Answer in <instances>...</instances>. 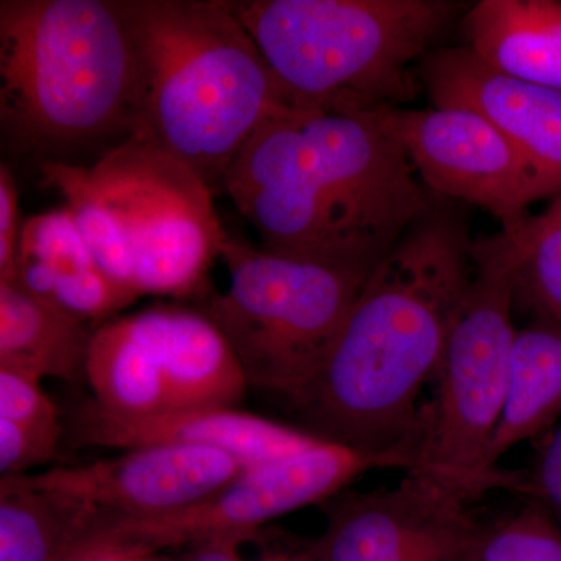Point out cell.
Wrapping results in <instances>:
<instances>
[{"label":"cell","instance_id":"obj_1","mask_svg":"<svg viewBox=\"0 0 561 561\" xmlns=\"http://www.w3.org/2000/svg\"><path fill=\"white\" fill-rule=\"evenodd\" d=\"M467 221L434 205L370 273L331 348L290 398L302 430L420 461L424 408L474 271Z\"/></svg>","mask_w":561,"mask_h":561},{"label":"cell","instance_id":"obj_2","mask_svg":"<svg viewBox=\"0 0 561 561\" xmlns=\"http://www.w3.org/2000/svg\"><path fill=\"white\" fill-rule=\"evenodd\" d=\"M221 190L262 250L364 275L435 202L375 113L297 111L268 122Z\"/></svg>","mask_w":561,"mask_h":561},{"label":"cell","instance_id":"obj_3","mask_svg":"<svg viewBox=\"0 0 561 561\" xmlns=\"http://www.w3.org/2000/svg\"><path fill=\"white\" fill-rule=\"evenodd\" d=\"M139 70L130 139L164 151L210 191L268 122L297 113L230 0H122Z\"/></svg>","mask_w":561,"mask_h":561},{"label":"cell","instance_id":"obj_4","mask_svg":"<svg viewBox=\"0 0 561 561\" xmlns=\"http://www.w3.org/2000/svg\"><path fill=\"white\" fill-rule=\"evenodd\" d=\"M138 94L122 0L0 2V117L18 142L57 150L130 139Z\"/></svg>","mask_w":561,"mask_h":561},{"label":"cell","instance_id":"obj_5","mask_svg":"<svg viewBox=\"0 0 561 561\" xmlns=\"http://www.w3.org/2000/svg\"><path fill=\"white\" fill-rule=\"evenodd\" d=\"M295 108L331 114L401 106L416 61L468 3L454 0H230Z\"/></svg>","mask_w":561,"mask_h":561},{"label":"cell","instance_id":"obj_6","mask_svg":"<svg viewBox=\"0 0 561 561\" xmlns=\"http://www.w3.org/2000/svg\"><path fill=\"white\" fill-rule=\"evenodd\" d=\"M41 175L65 198L99 267L122 289L135 298H184L203 289L227 234L214 192L186 164L127 139L91 165L44 162Z\"/></svg>","mask_w":561,"mask_h":561},{"label":"cell","instance_id":"obj_7","mask_svg":"<svg viewBox=\"0 0 561 561\" xmlns=\"http://www.w3.org/2000/svg\"><path fill=\"white\" fill-rule=\"evenodd\" d=\"M474 271L449 331L424 408L419 470L468 500L490 490L530 494V482L494 470L490 449L504 411L516 328L511 241L504 232L472 245Z\"/></svg>","mask_w":561,"mask_h":561},{"label":"cell","instance_id":"obj_8","mask_svg":"<svg viewBox=\"0 0 561 561\" xmlns=\"http://www.w3.org/2000/svg\"><path fill=\"white\" fill-rule=\"evenodd\" d=\"M219 257L230 273L228 289L205 295L198 309L227 339L249 386L290 400L320 367L370 275L228 236Z\"/></svg>","mask_w":561,"mask_h":561},{"label":"cell","instance_id":"obj_9","mask_svg":"<svg viewBox=\"0 0 561 561\" xmlns=\"http://www.w3.org/2000/svg\"><path fill=\"white\" fill-rule=\"evenodd\" d=\"M92 400L125 415L238 409L249 389L227 339L201 311L158 305L94 328Z\"/></svg>","mask_w":561,"mask_h":561},{"label":"cell","instance_id":"obj_10","mask_svg":"<svg viewBox=\"0 0 561 561\" xmlns=\"http://www.w3.org/2000/svg\"><path fill=\"white\" fill-rule=\"evenodd\" d=\"M409 454L360 451L319 440L300 453L245 467L213 496L172 515L146 519L114 518L103 535V553L153 557L169 548H191L210 541L256 538L265 524L291 512L323 504L351 482L373 470H415Z\"/></svg>","mask_w":561,"mask_h":561},{"label":"cell","instance_id":"obj_11","mask_svg":"<svg viewBox=\"0 0 561 561\" xmlns=\"http://www.w3.org/2000/svg\"><path fill=\"white\" fill-rule=\"evenodd\" d=\"M321 507L323 534L302 545L311 561H467L485 526L468 497L421 471Z\"/></svg>","mask_w":561,"mask_h":561},{"label":"cell","instance_id":"obj_12","mask_svg":"<svg viewBox=\"0 0 561 561\" xmlns=\"http://www.w3.org/2000/svg\"><path fill=\"white\" fill-rule=\"evenodd\" d=\"M375 114L432 194L486 210L500 220L502 231L522 227L529 217L527 206L540 201L518 151L476 111L389 106Z\"/></svg>","mask_w":561,"mask_h":561},{"label":"cell","instance_id":"obj_13","mask_svg":"<svg viewBox=\"0 0 561 561\" xmlns=\"http://www.w3.org/2000/svg\"><path fill=\"white\" fill-rule=\"evenodd\" d=\"M243 468L219 449L164 445L10 481L83 502L116 518L146 519L186 511L213 496Z\"/></svg>","mask_w":561,"mask_h":561},{"label":"cell","instance_id":"obj_14","mask_svg":"<svg viewBox=\"0 0 561 561\" xmlns=\"http://www.w3.org/2000/svg\"><path fill=\"white\" fill-rule=\"evenodd\" d=\"M420 81L434 106L481 114L526 162L538 198L561 192V91L505 76L467 46L431 51Z\"/></svg>","mask_w":561,"mask_h":561},{"label":"cell","instance_id":"obj_15","mask_svg":"<svg viewBox=\"0 0 561 561\" xmlns=\"http://www.w3.org/2000/svg\"><path fill=\"white\" fill-rule=\"evenodd\" d=\"M319 440L301 427L241 409L125 415L108 411L91 398L77 404L65 421V443L76 448L130 451L147 446H201L230 454L243 467L300 453Z\"/></svg>","mask_w":561,"mask_h":561},{"label":"cell","instance_id":"obj_16","mask_svg":"<svg viewBox=\"0 0 561 561\" xmlns=\"http://www.w3.org/2000/svg\"><path fill=\"white\" fill-rule=\"evenodd\" d=\"M10 283L88 323H105L136 300L99 267L69 208L36 214L22 224Z\"/></svg>","mask_w":561,"mask_h":561},{"label":"cell","instance_id":"obj_17","mask_svg":"<svg viewBox=\"0 0 561 561\" xmlns=\"http://www.w3.org/2000/svg\"><path fill=\"white\" fill-rule=\"evenodd\" d=\"M461 20L465 46L483 62L561 91L560 0H481Z\"/></svg>","mask_w":561,"mask_h":561},{"label":"cell","instance_id":"obj_18","mask_svg":"<svg viewBox=\"0 0 561 561\" xmlns=\"http://www.w3.org/2000/svg\"><path fill=\"white\" fill-rule=\"evenodd\" d=\"M90 323L54 301L0 283V367L35 378L87 382Z\"/></svg>","mask_w":561,"mask_h":561},{"label":"cell","instance_id":"obj_19","mask_svg":"<svg viewBox=\"0 0 561 561\" xmlns=\"http://www.w3.org/2000/svg\"><path fill=\"white\" fill-rule=\"evenodd\" d=\"M103 513L83 502L0 481V561H92Z\"/></svg>","mask_w":561,"mask_h":561},{"label":"cell","instance_id":"obj_20","mask_svg":"<svg viewBox=\"0 0 561 561\" xmlns=\"http://www.w3.org/2000/svg\"><path fill=\"white\" fill-rule=\"evenodd\" d=\"M561 416V323L534 319L516 330L504 411L490 449L497 470L504 454L538 437Z\"/></svg>","mask_w":561,"mask_h":561},{"label":"cell","instance_id":"obj_21","mask_svg":"<svg viewBox=\"0 0 561 561\" xmlns=\"http://www.w3.org/2000/svg\"><path fill=\"white\" fill-rule=\"evenodd\" d=\"M502 232L511 241L516 306L561 323V192L522 227Z\"/></svg>","mask_w":561,"mask_h":561},{"label":"cell","instance_id":"obj_22","mask_svg":"<svg viewBox=\"0 0 561 561\" xmlns=\"http://www.w3.org/2000/svg\"><path fill=\"white\" fill-rule=\"evenodd\" d=\"M467 561H561V531L540 502L485 524Z\"/></svg>","mask_w":561,"mask_h":561},{"label":"cell","instance_id":"obj_23","mask_svg":"<svg viewBox=\"0 0 561 561\" xmlns=\"http://www.w3.org/2000/svg\"><path fill=\"white\" fill-rule=\"evenodd\" d=\"M41 382L27 373L0 367V420L65 443V420Z\"/></svg>","mask_w":561,"mask_h":561},{"label":"cell","instance_id":"obj_24","mask_svg":"<svg viewBox=\"0 0 561 561\" xmlns=\"http://www.w3.org/2000/svg\"><path fill=\"white\" fill-rule=\"evenodd\" d=\"M62 440L35 434L0 420V474L2 479L22 478L33 468L57 459Z\"/></svg>","mask_w":561,"mask_h":561},{"label":"cell","instance_id":"obj_25","mask_svg":"<svg viewBox=\"0 0 561 561\" xmlns=\"http://www.w3.org/2000/svg\"><path fill=\"white\" fill-rule=\"evenodd\" d=\"M20 224V194L13 173L0 165V283H10L14 275Z\"/></svg>","mask_w":561,"mask_h":561},{"label":"cell","instance_id":"obj_26","mask_svg":"<svg viewBox=\"0 0 561 561\" xmlns=\"http://www.w3.org/2000/svg\"><path fill=\"white\" fill-rule=\"evenodd\" d=\"M530 489L561 531V424L542 449Z\"/></svg>","mask_w":561,"mask_h":561},{"label":"cell","instance_id":"obj_27","mask_svg":"<svg viewBox=\"0 0 561 561\" xmlns=\"http://www.w3.org/2000/svg\"><path fill=\"white\" fill-rule=\"evenodd\" d=\"M239 542L234 541H210L202 545L191 546L184 549L180 556L162 561H250L243 559L239 553ZM256 561H311L302 545L284 551L265 552Z\"/></svg>","mask_w":561,"mask_h":561},{"label":"cell","instance_id":"obj_28","mask_svg":"<svg viewBox=\"0 0 561 561\" xmlns=\"http://www.w3.org/2000/svg\"><path fill=\"white\" fill-rule=\"evenodd\" d=\"M99 561H162L153 559V557H111Z\"/></svg>","mask_w":561,"mask_h":561}]
</instances>
